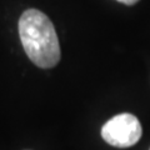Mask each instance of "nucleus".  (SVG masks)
Listing matches in <instances>:
<instances>
[{
    "instance_id": "nucleus-1",
    "label": "nucleus",
    "mask_w": 150,
    "mask_h": 150,
    "mask_svg": "<svg viewBox=\"0 0 150 150\" xmlns=\"http://www.w3.org/2000/svg\"><path fill=\"white\" fill-rule=\"evenodd\" d=\"M19 35L26 55L36 67L50 69L60 60L55 28L44 13L28 9L19 19Z\"/></svg>"
},
{
    "instance_id": "nucleus-2",
    "label": "nucleus",
    "mask_w": 150,
    "mask_h": 150,
    "mask_svg": "<svg viewBox=\"0 0 150 150\" xmlns=\"http://www.w3.org/2000/svg\"><path fill=\"white\" fill-rule=\"evenodd\" d=\"M143 134L142 124L129 112L115 115L101 129V137L108 144L116 148H129L137 144Z\"/></svg>"
},
{
    "instance_id": "nucleus-3",
    "label": "nucleus",
    "mask_w": 150,
    "mask_h": 150,
    "mask_svg": "<svg viewBox=\"0 0 150 150\" xmlns=\"http://www.w3.org/2000/svg\"><path fill=\"white\" fill-rule=\"evenodd\" d=\"M116 1L123 3V4H125V5H134V4H137L139 0H116Z\"/></svg>"
}]
</instances>
